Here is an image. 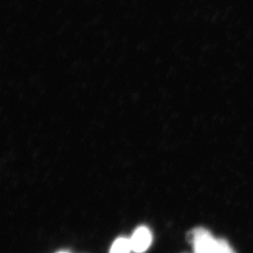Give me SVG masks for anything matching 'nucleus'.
<instances>
[{
  "mask_svg": "<svg viewBox=\"0 0 253 253\" xmlns=\"http://www.w3.org/2000/svg\"><path fill=\"white\" fill-rule=\"evenodd\" d=\"M213 253H235L230 245L224 239H217V243Z\"/></svg>",
  "mask_w": 253,
  "mask_h": 253,
  "instance_id": "4",
  "label": "nucleus"
},
{
  "mask_svg": "<svg viewBox=\"0 0 253 253\" xmlns=\"http://www.w3.org/2000/svg\"><path fill=\"white\" fill-rule=\"evenodd\" d=\"M132 252L135 253H145L153 242V234L148 227L139 226L134 230L129 239Z\"/></svg>",
  "mask_w": 253,
  "mask_h": 253,
  "instance_id": "2",
  "label": "nucleus"
},
{
  "mask_svg": "<svg viewBox=\"0 0 253 253\" xmlns=\"http://www.w3.org/2000/svg\"><path fill=\"white\" fill-rule=\"evenodd\" d=\"M189 240L194 248V253H213L217 239L204 228H196L189 234Z\"/></svg>",
  "mask_w": 253,
  "mask_h": 253,
  "instance_id": "1",
  "label": "nucleus"
},
{
  "mask_svg": "<svg viewBox=\"0 0 253 253\" xmlns=\"http://www.w3.org/2000/svg\"><path fill=\"white\" fill-rule=\"evenodd\" d=\"M131 252V244L129 239L121 237L115 240L109 253H130Z\"/></svg>",
  "mask_w": 253,
  "mask_h": 253,
  "instance_id": "3",
  "label": "nucleus"
},
{
  "mask_svg": "<svg viewBox=\"0 0 253 253\" xmlns=\"http://www.w3.org/2000/svg\"><path fill=\"white\" fill-rule=\"evenodd\" d=\"M67 253V252H59V253Z\"/></svg>",
  "mask_w": 253,
  "mask_h": 253,
  "instance_id": "5",
  "label": "nucleus"
}]
</instances>
